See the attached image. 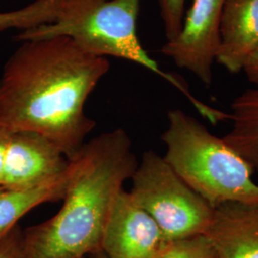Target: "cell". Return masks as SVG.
<instances>
[{
	"mask_svg": "<svg viewBox=\"0 0 258 258\" xmlns=\"http://www.w3.org/2000/svg\"><path fill=\"white\" fill-rule=\"evenodd\" d=\"M205 235L215 258H258V203L216 207Z\"/></svg>",
	"mask_w": 258,
	"mask_h": 258,
	"instance_id": "cell-9",
	"label": "cell"
},
{
	"mask_svg": "<svg viewBox=\"0 0 258 258\" xmlns=\"http://www.w3.org/2000/svg\"><path fill=\"white\" fill-rule=\"evenodd\" d=\"M109 69L69 37L22 41L0 77V125L37 132L73 160L96 126L85 102Z\"/></svg>",
	"mask_w": 258,
	"mask_h": 258,
	"instance_id": "cell-1",
	"label": "cell"
},
{
	"mask_svg": "<svg viewBox=\"0 0 258 258\" xmlns=\"http://www.w3.org/2000/svg\"><path fill=\"white\" fill-rule=\"evenodd\" d=\"M67 0H37L22 9L0 13V32L12 28L24 31L52 23L62 14Z\"/></svg>",
	"mask_w": 258,
	"mask_h": 258,
	"instance_id": "cell-13",
	"label": "cell"
},
{
	"mask_svg": "<svg viewBox=\"0 0 258 258\" xmlns=\"http://www.w3.org/2000/svg\"><path fill=\"white\" fill-rule=\"evenodd\" d=\"M70 165L53 141L35 131H12L1 188L34 186L61 174Z\"/></svg>",
	"mask_w": 258,
	"mask_h": 258,
	"instance_id": "cell-8",
	"label": "cell"
},
{
	"mask_svg": "<svg viewBox=\"0 0 258 258\" xmlns=\"http://www.w3.org/2000/svg\"><path fill=\"white\" fill-rule=\"evenodd\" d=\"M0 258H25L24 238L19 226L0 240Z\"/></svg>",
	"mask_w": 258,
	"mask_h": 258,
	"instance_id": "cell-16",
	"label": "cell"
},
{
	"mask_svg": "<svg viewBox=\"0 0 258 258\" xmlns=\"http://www.w3.org/2000/svg\"><path fill=\"white\" fill-rule=\"evenodd\" d=\"M83 1H87V2H102V1H105V0H83Z\"/></svg>",
	"mask_w": 258,
	"mask_h": 258,
	"instance_id": "cell-19",
	"label": "cell"
},
{
	"mask_svg": "<svg viewBox=\"0 0 258 258\" xmlns=\"http://www.w3.org/2000/svg\"><path fill=\"white\" fill-rule=\"evenodd\" d=\"M163 20L166 41L175 39L184 19L186 0H156Z\"/></svg>",
	"mask_w": 258,
	"mask_h": 258,
	"instance_id": "cell-15",
	"label": "cell"
},
{
	"mask_svg": "<svg viewBox=\"0 0 258 258\" xmlns=\"http://www.w3.org/2000/svg\"><path fill=\"white\" fill-rule=\"evenodd\" d=\"M257 47L258 0H226L216 62L237 74Z\"/></svg>",
	"mask_w": 258,
	"mask_h": 258,
	"instance_id": "cell-10",
	"label": "cell"
},
{
	"mask_svg": "<svg viewBox=\"0 0 258 258\" xmlns=\"http://www.w3.org/2000/svg\"><path fill=\"white\" fill-rule=\"evenodd\" d=\"M71 161L74 173L63 205L54 217L26 231L25 258H84L102 249L112 207L138 166L122 128L85 143Z\"/></svg>",
	"mask_w": 258,
	"mask_h": 258,
	"instance_id": "cell-2",
	"label": "cell"
},
{
	"mask_svg": "<svg viewBox=\"0 0 258 258\" xmlns=\"http://www.w3.org/2000/svg\"><path fill=\"white\" fill-rule=\"evenodd\" d=\"M225 1L192 0L179 35L161 49L163 55L171 58L178 67L191 72L206 86L212 83Z\"/></svg>",
	"mask_w": 258,
	"mask_h": 258,
	"instance_id": "cell-6",
	"label": "cell"
},
{
	"mask_svg": "<svg viewBox=\"0 0 258 258\" xmlns=\"http://www.w3.org/2000/svg\"><path fill=\"white\" fill-rule=\"evenodd\" d=\"M167 121L163 157L212 209L231 202L258 203L254 169L235 149L183 110L168 111Z\"/></svg>",
	"mask_w": 258,
	"mask_h": 258,
	"instance_id": "cell-3",
	"label": "cell"
},
{
	"mask_svg": "<svg viewBox=\"0 0 258 258\" xmlns=\"http://www.w3.org/2000/svg\"><path fill=\"white\" fill-rule=\"evenodd\" d=\"M230 132L223 140L258 171V88L248 89L231 104Z\"/></svg>",
	"mask_w": 258,
	"mask_h": 258,
	"instance_id": "cell-12",
	"label": "cell"
},
{
	"mask_svg": "<svg viewBox=\"0 0 258 258\" xmlns=\"http://www.w3.org/2000/svg\"><path fill=\"white\" fill-rule=\"evenodd\" d=\"M242 71L246 74L249 83L255 85L258 88V47L249 55Z\"/></svg>",
	"mask_w": 258,
	"mask_h": 258,
	"instance_id": "cell-17",
	"label": "cell"
},
{
	"mask_svg": "<svg viewBox=\"0 0 258 258\" xmlns=\"http://www.w3.org/2000/svg\"><path fill=\"white\" fill-rule=\"evenodd\" d=\"M156 221L122 189L112 207L102 241L108 258H154L169 246Z\"/></svg>",
	"mask_w": 258,
	"mask_h": 258,
	"instance_id": "cell-7",
	"label": "cell"
},
{
	"mask_svg": "<svg viewBox=\"0 0 258 258\" xmlns=\"http://www.w3.org/2000/svg\"><path fill=\"white\" fill-rule=\"evenodd\" d=\"M142 0H105L87 2L67 0L58 19L52 23L20 31L17 41L67 37L86 53L114 56L137 63L165 79L184 94L206 119L214 108L195 98L185 83L163 71L142 46L137 35V19Z\"/></svg>",
	"mask_w": 258,
	"mask_h": 258,
	"instance_id": "cell-4",
	"label": "cell"
},
{
	"mask_svg": "<svg viewBox=\"0 0 258 258\" xmlns=\"http://www.w3.org/2000/svg\"><path fill=\"white\" fill-rule=\"evenodd\" d=\"M133 200L170 241L205 235L213 209L153 150L146 151L131 177Z\"/></svg>",
	"mask_w": 258,
	"mask_h": 258,
	"instance_id": "cell-5",
	"label": "cell"
},
{
	"mask_svg": "<svg viewBox=\"0 0 258 258\" xmlns=\"http://www.w3.org/2000/svg\"><path fill=\"white\" fill-rule=\"evenodd\" d=\"M74 164L70 165L61 174L42 184L0 192V240L17 226L21 217L37 206L64 198L71 178Z\"/></svg>",
	"mask_w": 258,
	"mask_h": 258,
	"instance_id": "cell-11",
	"label": "cell"
},
{
	"mask_svg": "<svg viewBox=\"0 0 258 258\" xmlns=\"http://www.w3.org/2000/svg\"><path fill=\"white\" fill-rule=\"evenodd\" d=\"M154 258H215L212 244L206 235L172 241Z\"/></svg>",
	"mask_w": 258,
	"mask_h": 258,
	"instance_id": "cell-14",
	"label": "cell"
},
{
	"mask_svg": "<svg viewBox=\"0 0 258 258\" xmlns=\"http://www.w3.org/2000/svg\"><path fill=\"white\" fill-rule=\"evenodd\" d=\"M11 133H12V131L0 125V188H1V184H2L5 158L7 154Z\"/></svg>",
	"mask_w": 258,
	"mask_h": 258,
	"instance_id": "cell-18",
	"label": "cell"
},
{
	"mask_svg": "<svg viewBox=\"0 0 258 258\" xmlns=\"http://www.w3.org/2000/svg\"><path fill=\"white\" fill-rule=\"evenodd\" d=\"M2 190H3V189H2V188H0V192H1V191H2Z\"/></svg>",
	"mask_w": 258,
	"mask_h": 258,
	"instance_id": "cell-20",
	"label": "cell"
}]
</instances>
